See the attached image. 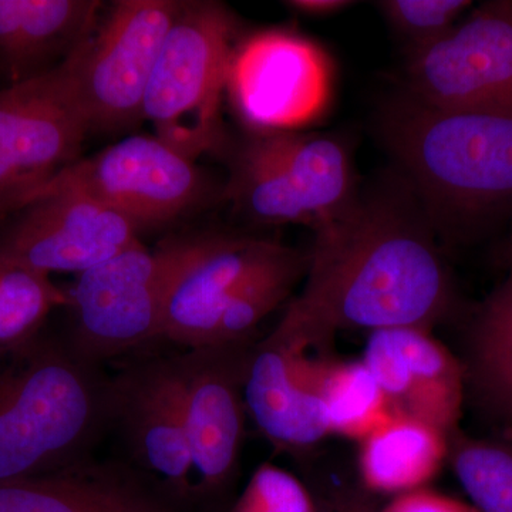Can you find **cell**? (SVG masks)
Wrapping results in <instances>:
<instances>
[{
	"label": "cell",
	"instance_id": "4316f807",
	"mask_svg": "<svg viewBox=\"0 0 512 512\" xmlns=\"http://www.w3.org/2000/svg\"><path fill=\"white\" fill-rule=\"evenodd\" d=\"M384 19L409 45V52L430 45L456 26L470 0H382L376 3Z\"/></svg>",
	"mask_w": 512,
	"mask_h": 512
},
{
	"label": "cell",
	"instance_id": "30bf717a",
	"mask_svg": "<svg viewBox=\"0 0 512 512\" xmlns=\"http://www.w3.org/2000/svg\"><path fill=\"white\" fill-rule=\"evenodd\" d=\"M256 339L187 349L171 357L192 464L195 501H215L234 484L247 423L245 377Z\"/></svg>",
	"mask_w": 512,
	"mask_h": 512
},
{
	"label": "cell",
	"instance_id": "9a60e30c",
	"mask_svg": "<svg viewBox=\"0 0 512 512\" xmlns=\"http://www.w3.org/2000/svg\"><path fill=\"white\" fill-rule=\"evenodd\" d=\"M362 362L394 416L423 421L451 436L466 394V367L420 328L370 332Z\"/></svg>",
	"mask_w": 512,
	"mask_h": 512
},
{
	"label": "cell",
	"instance_id": "7c38bea8",
	"mask_svg": "<svg viewBox=\"0 0 512 512\" xmlns=\"http://www.w3.org/2000/svg\"><path fill=\"white\" fill-rule=\"evenodd\" d=\"M140 241L133 225L73 191H40L0 221V254L45 275L82 274Z\"/></svg>",
	"mask_w": 512,
	"mask_h": 512
},
{
	"label": "cell",
	"instance_id": "4dcf8cb0",
	"mask_svg": "<svg viewBox=\"0 0 512 512\" xmlns=\"http://www.w3.org/2000/svg\"><path fill=\"white\" fill-rule=\"evenodd\" d=\"M285 5L306 18L319 19L338 15L343 10L352 8L356 3L350 0H291V2H285Z\"/></svg>",
	"mask_w": 512,
	"mask_h": 512
},
{
	"label": "cell",
	"instance_id": "52a82bcc",
	"mask_svg": "<svg viewBox=\"0 0 512 512\" xmlns=\"http://www.w3.org/2000/svg\"><path fill=\"white\" fill-rule=\"evenodd\" d=\"M167 259L134 242L79 274L69 293L64 339L87 362L104 363L163 339Z\"/></svg>",
	"mask_w": 512,
	"mask_h": 512
},
{
	"label": "cell",
	"instance_id": "e0dca14e",
	"mask_svg": "<svg viewBox=\"0 0 512 512\" xmlns=\"http://www.w3.org/2000/svg\"><path fill=\"white\" fill-rule=\"evenodd\" d=\"M244 393L248 416L279 450L306 453L332 434L325 404L303 376L298 350L272 333L255 342Z\"/></svg>",
	"mask_w": 512,
	"mask_h": 512
},
{
	"label": "cell",
	"instance_id": "44dd1931",
	"mask_svg": "<svg viewBox=\"0 0 512 512\" xmlns=\"http://www.w3.org/2000/svg\"><path fill=\"white\" fill-rule=\"evenodd\" d=\"M466 377L481 406L512 431V272L478 309Z\"/></svg>",
	"mask_w": 512,
	"mask_h": 512
},
{
	"label": "cell",
	"instance_id": "4fadbf2b",
	"mask_svg": "<svg viewBox=\"0 0 512 512\" xmlns=\"http://www.w3.org/2000/svg\"><path fill=\"white\" fill-rule=\"evenodd\" d=\"M275 245L269 239L225 232L164 241L163 339L187 349L211 345L232 292Z\"/></svg>",
	"mask_w": 512,
	"mask_h": 512
},
{
	"label": "cell",
	"instance_id": "cb8c5ba5",
	"mask_svg": "<svg viewBox=\"0 0 512 512\" xmlns=\"http://www.w3.org/2000/svg\"><path fill=\"white\" fill-rule=\"evenodd\" d=\"M309 252L276 242L268 256L239 282L215 329L211 345L254 339L262 320L289 298L308 271Z\"/></svg>",
	"mask_w": 512,
	"mask_h": 512
},
{
	"label": "cell",
	"instance_id": "f546056e",
	"mask_svg": "<svg viewBox=\"0 0 512 512\" xmlns=\"http://www.w3.org/2000/svg\"><path fill=\"white\" fill-rule=\"evenodd\" d=\"M380 512H477L447 495L430 490H414L400 494Z\"/></svg>",
	"mask_w": 512,
	"mask_h": 512
},
{
	"label": "cell",
	"instance_id": "8992f818",
	"mask_svg": "<svg viewBox=\"0 0 512 512\" xmlns=\"http://www.w3.org/2000/svg\"><path fill=\"white\" fill-rule=\"evenodd\" d=\"M40 191L86 195L140 232L195 210L210 188L191 158L156 136H131L92 157L77 158Z\"/></svg>",
	"mask_w": 512,
	"mask_h": 512
},
{
	"label": "cell",
	"instance_id": "f1b7e54d",
	"mask_svg": "<svg viewBox=\"0 0 512 512\" xmlns=\"http://www.w3.org/2000/svg\"><path fill=\"white\" fill-rule=\"evenodd\" d=\"M313 500L316 512H379L373 493L362 483L325 488Z\"/></svg>",
	"mask_w": 512,
	"mask_h": 512
},
{
	"label": "cell",
	"instance_id": "ba28073f",
	"mask_svg": "<svg viewBox=\"0 0 512 512\" xmlns=\"http://www.w3.org/2000/svg\"><path fill=\"white\" fill-rule=\"evenodd\" d=\"M407 55L414 99L439 109L512 117V0L483 3Z\"/></svg>",
	"mask_w": 512,
	"mask_h": 512
},
{
	"label": "cell",
	"instance_id": "8fae6325",
	"mask_svg": "<svg viewBox=\"0 0 512 512\" xmlns=\"http://www.w3.org/2000/svg\"><path fill=\"white\" fill-rule=\"evenodd\" d=\"M227 90L251 133L293 131L329 109L333 64L308 37L264 30L235 46Z\"/></svg>",
	"mask_w": 512,
	"mask_h": 512
},
{
	"label": "cell",
	"instance_id": "d6986e66",
	"mask_svg": "<svg viewBox=\"0 0 512 512\" xmlns=\"http://www.w3.org/2000/svg\"><path fill=\"white\" fill-rule=\"evenodd\" d=\"M301 195L315 229L345 215L357 201L353 165L346 147L332 137L295 131L252 133Z\"/></svg>",
	"mask_w": 512,
	"mask_h": 512
},
{
	"label": "cell",
	"instance_id": "ac0fdd59",
	"mask_svg": "<svg viewBox=\"0 0 512 512\" xmlns=\"http://www.w3.org/2000/svg\"><path fill=\"white\" fill-rule=\"evenodd\" d=\"M97 0H0V76L18 84L59 66L92 36Z\"/></svg>",
	"mask_w": 512,
	"mask_h": 512
},
{
	"label": "cell",
	"instance_id": "7402d4cb",
	"mask_svg": "<svg viewBox=\"0 0 512 512\" xmlns=\"http://www.w3.org/2000/svg\"><path fill=\"white\" fill-rule=\"evenodd\" d=\"M225 198L235 210L262 225H305L315 228L306 208L282 168L266 154L254 134L229 153Z\"/></svg>",
	"mask_w": 512,
	"mask_h": 512
},
{
	"label": "cell",
	"instance_id": "277c9868",
	"mask_svg": "<svg viewBox=\"0 0 512 512\" xmlns=\"http://www.w3.org/2000/svg\"><path fill=\"white\" fill-rule=\"evenodd\" d=\"M237 20L211 0L181 3L144 97L154 136L195 160L222 143L220 106L227 92Z\"/></svg>",
	"mask_w": 512,
	"mask_h": 512
},
{
	"label": "cell",
	"instance_id": "d4e9b609",
	"mask_svg": "<svg viewBox=\"0 0 512 512\" xmlns=\"http://www.w3.org/2000/svg\"><path fill=\"white\" fill-rule=\"evenodd\" d=\"M67 306L69 293L49 275L0 254V356L35 339L49 316Z\"/></svg>",
	"mask_w": 512,
	"mask_h": 512
},
{
	"label": "cell",
	"instance_id": "3957f363",
	"mask_svg": "<svg viewBox=\"0 0 512 512\" xmlns=\"http://www.w3.org/2000/svg\"><path fill=\"white\" fill-rule=\"evenodd\" d=\"M110 420L111 377L64 336L0 356V483L86 463Z\"/></svg>",
	"mask_w": 512,
	"mask_h": 512
},
{
	"label": "cell",
	"instance_id": "1f68e13d",
	"mask_svg": "<svg viewBox=\"0 0 512 512\" xmlns=\"http://www.w3.org/2000/svg\"><path fill=\"white\" fill-rule=\"evenodd\" d=\"M501 262L505 266L508 272H512V234L504 242L503 248H501L500 254Z\"/></svg>",
	"mask_w": 512,
	"mask_h": 512
},
{
	"label": "cell",
	"instance_id": "2e32d148",
	"mask_svg": "<svg viewBox=\"0 0 512 512\" xmlns=\"http://www.w3.org/2000/svg\"><path fill=\"white\" fill-rule=\"evenodd\" d=\"M0 512H187L146 473L86 461L47 476L0 483Z\"/></svg>",
	"mask_w": 512,
	"mask_h": 512
},
{
	"label": "cell",
	"instance_id": "9c48e42d",
	"mask_svg": "<svg viewBox=\"0 0 512 512\" xmlns=\"http://www.w3.org/2000/svg\"><path fill=\"white\" fill-rule=\"evenodd\" d=\"M180 0H120L79 47L80 100L90 131L143 120L151 74Z\"/></svg>",
	"mask_w": 512,
	"mask_h": 512
},
{
	"label": "cell",
	"instance_id": "5b68a950",
	"mask_svg": "<svg viewBox=\"0 0 512 512\" xmlns=\"http://www.w3.org/2000/svg\"><path fill=\"white\" fill-rule=\"evenodd\" d=\"M79 47L55 69L0 89V221L79 158L90 133Z\"/></svg>",
	"mask_w": 512,
	"mask_h": 512
},
{
	"label": "cell",
	"instance_id": "83f0119b",
	"mask_svg": "<svg viewBox=\"0 0 512 512\" xmlns=\"http://www.w3.org/2000/svg\"><path fill=\"white\" fill-rule=\"evenodd\" d=\"M232 512H316V505L298 478L264 464L255 471Z\"/></svg>",
	"mask_w": 512,
	"mask_h": 512
},
{
	"label": "cell",
	"instance_id": "603a6c76",
	"mask_svg": "<svg viewBox=\"0 0 512 512\" xmlns=\"http://www.w3.org/2000/svg\"><path fill=\"white\" fill-rule=\"evenodd\" d=\"M306 382L325 404L332 434L362 441L394 414L365 363L309 359L299 352Z\"/></svg>",
	"mask_w": 512,
	"mask_h": 512
},
{
	"label": "cell",
	"instance_id": "ffe728a7",
	"mask_svg": "<svg viewBox=\"0 0 512 512\" xmlns=\"http://www.w3.org/2000/svg\"><path fill=\"white\" fill-rule=\"evenodd\" d=\"M448 437L423 421L393 416L360 441V483L373 494L420 490L447 460Z\"/></svg>",
	"mask_w": 512,
	"mask_h": 512
},
{
	"label": "cell",
	"instance_id": "5bb4252c",
	"mask_svg": "<svg viewBox=\"0 0 512 512\" xmlns=\"http://www.w3.org/2000/svg\"><path fill=\"white\" fill-rule=\"evenodd\" d=\"M113 426L144 473L181 504L194 503V464L171 357L143 360L111 377Z\"/></svg>",
	"mask_w": 512,
	"mask_h": 512
},
{
	"label": "cell",
	"instance_id": "484cf974",
	"mask_svg": "<svg viewBox=\"0 0 512 512\" xmlns=\"http://www.w3.org/2000/svg\"><path fill=\"white\" fill-rule=\"evenodd\" d=\"M448 463L477 512H512V441L448 437Z\"/></svg>",
	"mask_w": 512,
	"mask_h": 512
},
{
	"label": "cell",
	"instance_id": "7a4b0ae2",
	"mask_svg": "<svg viewBox=\"0 0 512 512\" xmlns=\"http://www.w3.org/2000/svg\"><path fill=\"white\" fill-rule=\"evenodd\" d=\"M380 134L454 241L511 220L512 117L439 109L409 94L384 107Z\"/></svg>",
	"mask_w": 512,
	"mask_h": 512
},
{
	"label": "cell",
	"instance_id": "6da1fadb",
	"mask_svg": "<svg viewBox=\"0 0 512 512\" xmlns=\"http://www.w3.org/2000/svg\"><path fill=\"white\" fill-rule=\"evenodd\" d=\"M399 201L357 198L315 229L302 292L272 335L328 349L340 330H431L454 305L450 269L429 225Z\"/></svg>",
	"mask_w": 512,
	"mask_h": 512
}]
</instances>
